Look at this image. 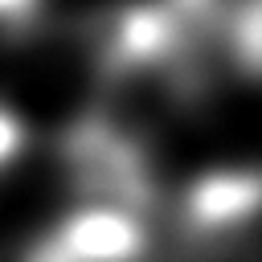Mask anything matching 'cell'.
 <instances>
[{
    "label": "cell",
    "instance_id": "6da1fadb",
    "mask_svg": "<svg viewBox=\"0 0 262 262\" xmlns=\"http://www.w3.org/2000/svg\"><path fill=\"white\" fill-rule=\"evenodd\" d=\"M213 25L221 29L225 49L237 61H246V66H254L262 74V0L242 8V12H233V16H225V20H213Z\"/></svg>",
    "mask_w": 262,
    "mask_h": 262
},
{
    "label": "cell",
    "instance_id": "7a4b0ae2",
    "mask_svg": "<svg viewBox=\"0 0 262 262\" xmlns=\"http://www.w3.org/2000/svg\"><path fill=\"white\" fill-rule=\"evenodd\" d=\"M41 0H0V33H20L37 16Z\"/></svg>",
    "mask_w": 262,
    "mask_h": 262
},
{
    "label": "cell",
    "instance_id": "3957f363",
    "mask_svg": "<svg viewBox=\"0 0 262 262\" xmlns=\"http://www.w3.org/2000/svg\"><path fill=\"white\" fill-rule=\"evenodd\" d=\"M16 147H20V123L0 106V168L16 156Z\"/></svg>",
    "mask_w": 262,
    "mask_h": 262
}]
</instances>
